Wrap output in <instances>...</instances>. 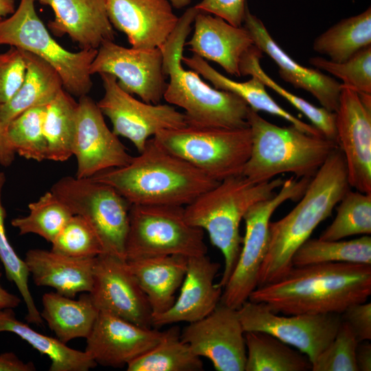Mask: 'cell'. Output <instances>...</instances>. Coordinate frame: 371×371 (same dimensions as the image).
<instances>
[{"label": "cell", "mask_w": 371, "mask_h": 371, "mask_svg": "<svg viewBox=\"0 0 371 371\" xmlns=\"http://www.w3.org/2000/svg\"><path fill=\"white\" fill-rule=\"evenodd\" d=\"M5 182L4 172H0V260L7 279L16 286L27 308L25 320L28 323L43 326L44 320L37 308L29 288V271L27 265L10 245L5 232V210L1 202L2 189Z\"/></svg>", "instance_id": "obj_40"}, {"label": "cell", "mask_w": 371, "mask_h": 371, "mask_svg": "<svg viewBox=\"0 0 371 371\" xmlns=\"http://www.w3.org/2000/svg\"><path fill=\"white\" fill-rule=\"evenodd\" d=\"M89 72L115 76L121 89L150 104L160 102L167 85L160 48H126L106 41L98 49Z\"/></svg>", "instance_id": "obj_14"}, {"label": "cell", "mask_w": 371, "mask_h": 371, "mask_svg": "<svg viewBox=\"0 0 371 371\" xmlns=\"http://www.w3.org/2000/svg\"><path fill=\"white\" fill-rule=\"evenodd\" d=\"M341 315L342 320L349 324L359 343L371 339L370 302L354 304Z\"/></svg>", "instance_id": "obj_46"}, {"label": "cell", "mask_w": 371, "mask_h": 371, "mask_svg": "<svg viewBox=\"0 0 371 371\" xmlns=\"http://www.w3.org/2000/svg\"><path fill=\"white\" fill-rule=\"evenodd\" d=\"M99 75L104 89L97 102L100 110L110 120L113 133L130 140L139 153L158 133L188 125L184 113L175 106L139 101L121 89L115 76Z\"/></svg>", "instance_id": "obj_12"}, {"label": "cell", "mask_w": 371, "mask_h": 371, "mask_svg": "<svg viewBox=\"0 0 371 371\" xmlns=\"http://www.w3.org/2000/svg\"><path fill=\"white\" fill-rule=\"evenodd\" d=\"M15 154L8 142L5 130L0 122V164L3 166H10L14 160Z\"/></svg>", "instance_id": "obj_49"}, {"label": "cell", "mask_w": 371, "mask_h": 371, "mask_svg": "<svg viewBox=\"0 0 371 371\" xmlns=\"http://www.w3.org/2000/svg\"><path fill=\"white\" fill-rule=\"evenodd\" d=\"M349 189L344 156L337 147L311 178L297 205L281 219L270 221L269 246L258 271V286L286 275L296 250L331 215Z\"/></svg>", "instance_id": "obj_2"}, {"label": "cell", "mask_w": 371, "mask_h": 371, "mask_svg": "<svg viewBox=\"0 0 371 371\" xmlns=\"http://www.w3.org/2000/svg\"><path fill=\"white\" fill-rule=\"evenodd\" d=\"M73 214L84 218L97 234L104 253L125 259L131 204L112 186L89 178L66 176L50 190Z\"/></svg>", "instance_id": "obj_10"}, {"label": "cell", "mask_w": 371, "mask_h": 371, "mask_svg": "<svg viewBox=\"0 0 371 371\" xmlns=\"http://www.w3.org/2000/svg\"><path fill=\"white\" fill-rule=\"evenodd\" d=\"M349 324L342 320L335 337L312 363L313 371H359L355 355L358 346Z\"/></svg>", "instance_id": "obj_43"}, {"label": "cell", "mask_w": 371, "mask_h": 371, "mask_svg": "<svg viewBox=\"0 0 371 371\" xmlns=\"http://www.w3.org/2000/svg\"><path fill=\"white\" fill-rule=\"evenodd\" d=\"M36 0H20L18 8L0 22V45L30 52L59 74L63 89L78 98L87 95L93 83L90 65L98 49L67 50L49 34L35 9Z\"/></svg>", "instance_id": "obj_7"}, {"label": "cell", "mask_w": 371, "mask_h": 371, "mask_svg": "<svg viewBox=\"0 0 371 371\" xmlns=\"http://www.w3.org/2000/svg\"><path fill=\"white\" fill-rule=\"evenodd\" d=\"M199 11L186 10L166 41L159 47L163 71L169 76L164 99L184 110L188 126L198 128H242L249 127L250 107L236 95L205 82L193 70H186L181 58L191 25Z\"/></svg>", "instance_id": "obj_4"}, {"label": "cell", "mask_w": 371, "mask_h": 371, "mask_svg": "<svg viewBox=\"0 0 371 371\" xmlns=\"http://www.w3.org/2000/svg\"><path fill=\"white\" fill-rule=\"evenodd\" d=\"M153 139L217 181L242 173L251 146L249 127L198 128L187 125L162 131Z\"/></svg>", "instance_id": "obj_9"}, {"label": "cell", "mask_w": 371, "mask_h": 371, "mask_svg": "<svg viewBox=\"0 0 371 371\" xmlns=\"http://www.w3.org/2000/svg\"><path fill=\"white\" fill-rule=\"evenodd\" d=\"M26 72L23 50L14 47L0 54V104L5 103L21 85Z\"/></svg>", "instance_id": "obj_44"}, {"label": "cell", "mask_w": 371, "mask_h": 371, "mask_svg": "<svg viewBox=\"0 0 371 371\" xmlns=\"http://www.w3.org/2000/svg\"><path fill=\"white\" fill-rule=\"evenodd\" d=\"M309 63L316 69L324 70L339 78L342 85L359 95H371V45L341 63L319 56L311 57Z\"/></svg>", "instance_id": "obj_41"}, {"label": "cell", "mask_w": 371, "mask_h": 371, "mask_svg": "<svg viewBox=\"0 0 371 371\" xmlns=\"http://www.w3.org/2000/svg\"><path fill=\"white\" fill-rule=\"evenodd\" d=\"M73 155L77 159L78 179L124 166L133 158L106 126L97 103L87 95L80 97L78 102Z\"/></svg>", "instance_id": "obj_18"}, {"label": "cell", "mask_w": 371, "mask_h": 371, "mask_svg": "<svg viewBox=\"0 0 371 371\" xmlns=\"http://www.w3.org/2000/svg\"><path fill=\"white\" fill-rule=\"evenodd\" d=\"M45 106L25 111L5 128L7 138L15 153L38 162L47 159V142L43 131Z\"/></svg>", "instance_id": "obj_39"}, {"label": "cell", "mask_w": 371, "mask_h": 371, "mask_svg": "<svg viewBox=\"0 0 371 371\" xmlns=\"http://www.w3.org/2000/svg\"><path fill=\"white\" fill-rule=\"evenodd\" d=\"M188 257L161 256L126 260L146 295L153 316L168 310L185 277Z\"/></svg>", "instance_id": "obj_26"}, {"label": "cell", "mask_w": 371, "mask_h": 371, "mask_svg": "<svg viewBox=\"0 0 371 371\" xmlns=\"http://www.w3.org/2000/svg\"><path fill=\"white\" fill-rule=\"evenodd\" d=\"M42 304L41 317L56 338L66 344L74 339H86L99 314L89 293H84L78 300L57 292L45 293Z\"/></svg>", "instance_id": "obj_29"}, {"label": "cell", "mask_w": 371, "mask_h": 371, "mask_svg": "<svg viewBox=\"0 0 371 371\" xmlns=\"http://www.w3.org/2000/svg\"><path fill=\"white\" fill-rule=\"evenodd\" d=\"M36 1L54 11V19L48 23L52 33L67 34L81 49H98L103 42L114 40L104 0Z\"/></svg>", "instance_id": "obj_23"}, {"label": "cell", "mask_w": 371, "mask_h": 371, "mask_svg": "<svg viewBox=\"0 0 371 371\" xmlns=\"http://www.w3.org/2000/svg\"><path fill=\"white\" fill-rule=\"evenodd\" d=\"M335 113L337 142L350 188L371 194V95H359L341 84Z\"/></svg>", "instance_id": "obj_15"}, {"label": "cell", "mask_w": 371, "mask_h": 371, "mask_svg": "<svg viewBox=\"0 0 371 371\" xmlns=\"http://www.w3.org/2000/svg\"><path fill=\"white\" fill-rule=\"evenodd\" d=\"M187 43L194 54L215 62L229 74L240 77L243 56L255 45L244 26L236 27L218 16L199 12Z\"/></svg>", "instance_id": "obj_24"}, {"label": "cell", "mask_w": 371, "mask_h": 371, "mask_svg": "<svg viewBox=\"0 0 371 371\" xmlns=\"http://www.w3.org/2000/svg\"><path fill=\"white\" fill-rule=\"evenodd\" d=\"M166 331L133 324L113 314L99 311L85 352L98 364L121 368L155 346Z\"/></svg>", "instance_id": "obj_19"}, {"label": "cell", "mask_w": 371, "mask_h": 371, "mask_svg": "<svg viewBox=\"0 0 371 371\" xmlns=\"http://www.w3.org/2000/svg\"><path fill=\"white\" fill-rule=\"evenodd\" d=\"M243 26L254 45L269 56L278 67L280 77L296 89L310 93L329 111L338 108L341 84L317 69L306 67L295 61L273 38L262 21L247 8Z\"/></svg>", "instance_id": "obj_21"}, {"label": "cell", "mask_w": 371, "mask_h": 371, "mask_svg": "<svg viewBox=\"0 0 371 371\" xmlns=\"http://www.w3.org/2000/svg\"><path fill=\"white\" fill-rule=\"evenodd\" d=\"M371 294V265L326 262L293 267L280 280L256 287L249 300L276 313L341 314Z\"/></svg>", "instance_id": "obj_1"}, {"label": "cell", "mask_w": 371, "mask_h": 371, "mask_svg": "<svg viewBox=\"0 0 371 371\" xmlns=\"http://www.w3.org/2000/svg\"><path fill=\"white\" fill-rule=\"evenodd\" d=\"M12 333L51 361L49 371H88L97 363L85 352L73 349L52 337L40 333L19 321L13 308L0 310V333Z\"/></svg>", "instance_id": "obj_30"}, {"label": "cell", "mask_w": 371, "mask_h": 371, "mask_svg": "<svg viewBox=\"0 0 371 371\" xmlns=\"http://www.w3.org/2000/svg\"><path fill=\"white\" fill-rule=\"evenodd\" d=\"M371 45V8L344 19L318 36L313 49L329 60L341 63Z\"/></svg>", "instance_id": "obj_32"}, {"label": "cell", "mask_w": 371, "mask_h": 371, "mask_svg": "<svg viewBox=\"0 0 371 371\" xmlns=\"http://www.w3.org/2000/svg\"><path fill=\"white\" fill-rule=\"evenodd\" d=\"M358 344L356 349V363L359 371L371 370V344L368 341Z\"/></svg>", "instance_id": "obj_48"}, {"label": "cell", "mask_w": 371, "mask_h": 371, "mask_svg": "<svg viewBox=\"0 0 371 371\" xmlns=\"http://www.w3.org/2000/svg\"><path fill=\"white\" fill-rule=\"evenodd\" d=\"M221 265L207 255L189 257L179 296L172 306L153 315V326L198 321L209 315L221 302L223 288L214 283Z\"/></svg>", "instance_id": "obj_22"}, {"label": "cell", "mask_w": 371, "mask_h": 371, "mask_svg": "<svg viewBox=\"0 0 371 371\" xmlns=\"http://www.w3.org/2000/svg\"><path fill=\"white\" fill-rule=\"evenodd\" d=\"M245 371L311 370V363L304 354L269 333L245 332Z\"/></svg>", "instance_id": "obj_31"}, {"label": "cell", "mask_w": 371, "mask_h": 371, "mask_svg": "<svg viewBox=\"0 0 371 371\" xmlns=\"http://www.w3.org/2000/svg\"><path fill=\"white\" fill-rule=\"evenodd\" d=\"M172 5L177 9H181L184 7L188 6L191 0H168Z\"/></svg>", "instance_id": "obj_52"}, {"label": "cell", "mask_w": 371, "mask_h": 371, "mask_svg": "<svg viewBox=\"0 0 371 371\" xmlns=\"http://www.w3.org/2000/svg\"><path fill=\"white\" fill-rule=\"evenodd\" d=\"M23 52L26 63L23 81L10 100L0 104V122L5 130L21 113L47 104L63 89L59 74L49 64L30 52Z\"/></svg>", "instance_id": "obj_28"}, {"label": "cell", "mask_w": 371, "mask_h": 371, "mask_svg": "<svg viewBox=\"0 0 371 371\" xmlns=\"http://www.w3.org/2000/svg\"><path fill=\"white\" fill-rule=\"evenodd\" d=\"M95 258H74L32 249L26 252L24 261L36 285L52 287L74 298L79 293L91 291Z\"/></svg>", "instance_id": "obj_25"}, {"label": "cell", "mask_w": 371, "mask_h": 371, "mask_svg": "<svg viewBox=\"0 0 371 371\" xmlns=\"http://www.w3.org/2000/svg\"><path fill=\"white\" fill-rule=\"evenodd\" d=\"M181 338L199 357L208 359L217 371H245V331L237 309L220 302L206 317L189 323Z\"/></svg>", "instance_id": "obj_16"}, {"label": "cell", "mask_w": 371, "mask_h": 371, "mask_svg": "<svg viewBox=\"0 0 371 371\" xmlns=\"http://www.w3.org/2000/svg\"><path fill=\"white\" fill-rule=\"evenodd\" d=\"M89 294L99 311L141 326L153 327L150 304L126 260L108 254L98 256Z\"/></svg>", "instance_id": "obj_17"}, {"label": "cell", "mask_w": 371, "mask_h": 371, "mask_svg": "<svg viewBox=\"0 0 371 371\" xmlns=\"http://www.w3.org/2000/svg\"><path fill=\"white\" fill-rule=\"evenodd\" d=\"M32 362H24L15 353L6 352L0 355V371H34Z\"/></svg>", "instance_id": "obj_47"}, {"label": "cell", "mask_w": 371, "mask_h": 371, "mask_svg": "<svg viewBox=\"0 0 371 371\" xmlns=\"http://www.w3.org/2000/svg\"><path fill=\"white\" fill-rule=\"evenodd\" d=\"M51 250L74 258H95L104 253L94 229L84 218L76 214L53 240Z\"/></svg>", "instance_id": "obj_42"}, {"label": "cell", "mask_w": 371, "mask_h": 371, "mask_svg": "<svg viewBox=\"0 0 371 371\" xmlns=\"http://www.w3.org/2000/svg\"><path fill=\"white\" fill-rule=\"evenodd\" d=\"M104 1L113 27L125 34L134 48H159L179 21L168 0Z\"/></svg>", "instance_id": "obj_20"}, {"label": "cell", "mask_w": 371, "mask_h": 371, "mask_svg": "<svg viewBox=\"0 0 371 371\" xmlns=\"http://www.w3.org/2000/svg\"><path fill=\"white\" fill-rule=\"evenodd\" d=\"M28 208V215L13 218L11 225L19 235L37 234L51 243L74 215L51 190L30 203Z\"/></svg>", "instance_id": "obj_37"}, {"label": "cell", "mask_w": 371, "mask_h": 371, "mask_svg": "<svg viewBox=\"0 0 371 371\" xmlns=\"http://www.w3.org/2000/svg\"><path fill=\"white\" fill-rule=\"evenodd\" d=\"M183 206L132 204L125 246L126 260L207 254L204 231L189 224Z\"/></svg>", "instance_id": "obj_8"}, {"label": "cell", "mask_w": 371, "mask_h": 371, "mask_svg": "<svg viewBox=\"0 0 371 371\" xmlns=\"http://www.w3.org/2000/svg\"><path fill=\"white\" fill-rule=\"evenodd\" d=\"M249 157L242 175L255 183L270 181L285 172L297 178H312L337 143L323 135L308 134L294 125L279 126L251 108Z\"/></svg>", "instance_id": "obj_6"}, {"label": "cell", "mask_w": 371, "mask_h": 371, "mask_svg": "<svg viewBox=\"0 0 371 371\" xmlns=\"http://www.w3.org/2000/svg\"><path fill=\"white\" fill-rule=\"evenodd\" d=\"M181 61L209 80L215 89L231 92L240 98L252 110L278 116L308 134L322 135L312 124L302 121L280 106L267 93L266 86L258 77L251 76V78L245 82L232 80L196 54L190 57L182 56Z\"/></svg>", "instance_id": "obj_27"}, {"label": "cell", "mask_w": 371, "mask_h": 371, "mask_svg": "<svg viewBox=\"0 0 371 371\" xmlns=\"http://www.w3.org/2000/svg\"><path fill=\"white\" fill-rule=\"evenodd\" d=\"M114 188L131 205L186 206L216 186L215 181L150 138L126 166L89 177Z\"/></svg>", "instance_id": "obj_3"}, {"label": "cell", "mask_w": 371, "mask_h": 371, "mask_svg": "<svg viewBox=\"0 0 371 371\" xmlns=\"http://www.w3.org/2000/svg\"><path fill=\"white\" fill-rule=\"evenodd\" d=\"M194 8L199 12L214 14L232 25L240 27L247 5L246 0H201Z\"/></svg>", "instance_id": "obj_45"}, {"label": "cell", "mask_w": 371, "mask_h": 371, "mask_svg": "<svg viewBox=\"0 0 371 371\" xmlns=\"http://www.w3.org/2000/svg\"><path fill=\"white\" fill-rule=\"evenodd\" d=\"M15 0H0V22L15 11Z\"/></svg>", "instance_id": "obj_51"}, {"label": "cell", "mask_w": 371, "mask_h": 371, "mask_svg": "<svg viewBox=\"0 0 371 371\" xmlns=\"http://www.w3.org/2000/svg\"><path fill=\"white\" fill-rule=\"evenodd\" d=\"M293 267L326 262L371 265V237L363 235L350 240H324L310 238L295 252Z\"/></svg>", "instance_id": "obj_35"}, {"label": "cell", "mask_w": 371, "mask_h": 371, "mask_svg": "<svg viewBox=\"0 0 371 371\" xmlns=\"http://www.w3.org/2000/svg\"><path fill=\"white\" fill-rule=\"evenodd\" d=\"M337 207V214L319 238L338 240L355 235L371 234V194L349 189Z\"/></svg>", "instance_id": "obj_38"}, {"label": "cell", "mask_w": 371, "mask_h": 371, "mask_svg": "<svg viewBox=\"0 0 371 371\" xmlns=\"http://www.w3.org/2000/svg\"><path fill=\"white\" fill-rule=\"evenodd\" d=\"M203 365L181 338L180 330L172 326L153 348L131 361L128 371H201Z\"/></svg>", "instance_id": "obj_34"}, {"label": "cell", "mask_w": 371, "mask_h": 371, "mask_svg": "<svg viewBox=\"0 0 371 371\" xmlns=\"http://www.w3.org/2000/svg\"><path fill=\"white\" fill-rule=\"evenodd\" d=\"M1 278V273H0V280ZM21 302L20 297L5 290L0 282V310L16 308Z\"/></svg>", "instance_id": "obj_50"}, {"label": "cell", "mask_w": 371, "mask_h": 371, "mask_svg": "<svg viewBox=\"0 0 371 371\" xmlns=\"http://www.w3.org/2000/svg\"><path fill=\"white\" fill-rule=\"evenodd\" d=\"M245 332H265L304 354L311 364L333 341L341 315H279L263 302L247 300L237 309Z\"/></svg>", "instance_id": "obj_13"}, {"label": "cell", "mask_w": 371, "mask_h": 371, "mask_svg": "<svg viewBox=\"0 0 371 371\" xmlns=\"http://www.w3.org/2000/svg\"><path fill=\"white\" fill-rule=\"evenodd\" d=\"M285 179L274 178L255 183L242 174L227 177L185 206V217L192 226L206 231L211 243L224 258V269L218 284L223 289L237 262L243 237L240 225L248 209L271 198Z\"/></svg>", "instance_id": "obj_5"}, {"label": "cell", "mask_w": 371, "mask_h": 371, "mask_svg": "<svg viewBox=\"0 0 371 371\" xmlns=\"http://www.w3.org/2000/svg\"><path fill=\"white\" fill-rule=\"evenodd\" d=\"M262 52L254 46L242 58L240 76H255L266 86L287 100L305 115L325 137L337 142L335 113L324 107H317L306 100L286 90L273 80L262 68L260 63Z\"/></svg>", "instance_id": "obj_36"}, {"label": "cell", "mask_w": 371, "mask_h": 371, "mask_svg": "<svg viewBox=\"0 0 371 371\" xmlns=\"http://www.w3.org/2000/svg\"><path fill=\"white\" fill-rule=\"evenodd\" d=\"M78 102L63 89L45 106L43 131L47 159L65 161L73 155Z\"/></svg>", "instance_id": "obj_33"}, {"label": "cell", "mask_w": 371, "mask_h": 371, "mask_svg": "<svg viewBox=\"0 0 371 371\" xmlns=\"http://www.w3.org/2000/svg\"><path fill=\"white\" fill-rule=\"evenodd\" d=\"M311 178L292 176L271 198L258 201L245 213V233L236 266L223 289L221 302L234 309L249 299L258 286V275L269 241V223L275 210L288 200L299 201Z\"/></svg>", "instance_id": "obj_11"}]
</instances>
